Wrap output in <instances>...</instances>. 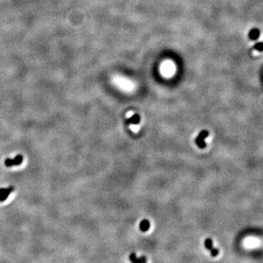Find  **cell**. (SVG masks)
<instances>
[{"label": "cell", "instance_id": "obj_1", "mask_svg": "<svg viewBox=\"0 0 263 263\" xmlns=\"http://www.w3.org/2000/svg\"><path fill=\"white\" fill-rule=\"evenodd\" d=\"M209 133L208 132L206 131V130H203L200 134H198L197 137L196 138V143L198 146L199 148H205L206 146V143L205 142V139L208 136Z\"/></svg>", "mask_w": 263, "mask_h": 263}, {"label": "cell", "instance_id": "obj_2", "mask_svg": "<svg viewBox=\"0 0 263 263\" xmlns=\"http://www.w3.org/2000/svg\"><path fill=\"white\" fill-rule=\"evenodd\" d=\"M23 159L22 157V156L18 155V156H16L14 159H7L4 162L5 165L7 167H12L15 166V165H19L22 163Z\"/></svg>", "mask_w": 263, "mask_h": 263}, {"label": "cell", "instance_id": "obj_3", "mask_svg": "<svg viewBox=\"0 0 263 263\" xmlns=\"http://www.w3.org/2000/svg\"><path fill=\"white\" fill-rule=\"evenodd\" d=\"M129 260L131 261L132 263H146L147 262V259L145 256H142L140 257H137L136 256L135 253H132L130 254L129 257Z\"/></svg>", "mask_w": 263, "mask_h": 263}, {"label": "cell", "instance_id": "obj_4", "mask_svg": "<svg viewBox=\"0 0 263 263\" xmlns=\"http://www.w3.org/2000/svg\"><path fill=\"white\" fill-rule=\"evenodd\" d=\"M13 190V187L7 188H0V201H4L7 200L8 196L10 195V192Z\"/></svg>", "mask_w": 263, "mask_h": 263}, {"label": "cell", "instance_id": "obj_5", "mask_svg": "<svg viewBox=\"0 0 263 263\" xmlns=\"http://www.w3.org/2000/svg\"><path fill=\"white\" fill-rule=\"evenodd\" d=\"M174 69H175V67H174L173 64L171 62H169V61H168V62H166V63H165V64H163V67H162V71L164 72L165 74L169 75V74H171V73L174 71Z\"/></svg>", "mask_w": 263, "mask_h": 263}, {"label": "cell", "instance_id": "obj_6", "mask_svg": "<svg viewBox=\"0 0 263 263\" xmlns=\"http://www.w3.org/2000/svg\"><path fill=\"white\" fill-rule=\"evenodd\" d=\"M139 227H140V229L142 232H146L150 228V222L147 219H143L140 223Z\"/></svg>", "mask_w": 263, "mask_h": 263}, {"label": "cell", "instance_id": "obj_7", "mask_svg": "<svg viewBox=\"0 0 263 263\" xmlns=\"http://www.w3.org/2000/svg\"><path fill=\"white\" fill-rule=\"evenodd\" d=\"M140 121V117L138 114L135 113L128 119V123L132 124H137Z\"/></svg>", "mask_w": 263, "mask_h": 263}, {"label": "cell", "instance_id": "obj_8", "mask_svg": "<svg viewBox=\"0 0 263 263\" xmlns=\"http://www.w3.org/2000/svg\"><path fill=\"white\" fill-rule=\"evenodd\" d=\"M204 245L205 247L207 250H209V251H210V250L213 248V241H212V240L210 239V238H207V239L205 240Z\"/></svg>", "mask_w": 263, "mask_h": 263}, {"label": "cell", "instance_id": "obj_9", "mask_svg": "<svg viewBox=\"0 0 263 263\" xmlns=\"http://www.w3.org/2000/svg\"><path fill=\"white\" fill-rule=\"evenodd\" d=\"M210 254H211V256L213 257H216V256H217L218 254H219V249H218V248H213L211 250H210Z\"/></svg>", "mask_w": 263, "mask_h": 263}]
</instances>
